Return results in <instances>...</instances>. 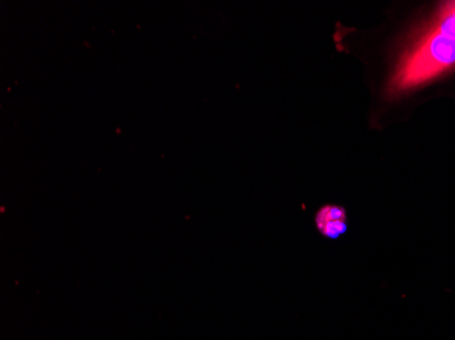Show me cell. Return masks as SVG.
Wrapping results in <instances>:
<instances>
[{
	"instance_id": "obj_2",
	"label": "cell",
	"mask_w": 455,
	"mask_h": 340,
	"mask_svg": "<svg viewBox=\"0 0 455 340\" xmlns=\"http://www.w3.org/2000/svg\"><path fill=\"white\" fill-rule=\"evenodd\" d=\"M315 224L322 236L339 239L347 230V211L342 207L327 204L316 212Z\"/></svg>"
},
{
	"instance_id": "obj_1",
	"label": "cell",
	"mask_w": 455,
	"mask_h": 340,
	"mask_svg": "<svg viewBox=\"0 0 455 340\" xmlns=\"http://www.w3.org/2000/svg\"><path fill=\"white\" fill-rule=\"evenodd\" d=\"M455 67V2H447L423 35L403 53L391 86L395 91L418 88Z\"/></svg>"
}]
</instances>
